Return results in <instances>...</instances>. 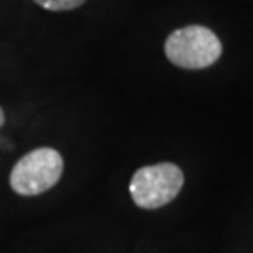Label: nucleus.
I'll return each mask as SVG.
<instances>
[{
    "instance_id": "f03ea898",
    "label": "nucleus",
    "mask_w": 253,
    "mask_h": 253,
    "mask_svg": "<svg viewBox=\"0 0 253 253\" xmlns=\"http://www.w3.org/2000/svg\"><path fill=\"white\" fill-rule=\"evenodd\" d=\"M64 172V160L58 150L43 146L25 154L9 172V186L17 195L34 197L54 188Z\"/></svg>"
},
{
    "instance_id": "f257e3e1",
    "label": "nucleus",
    "mask_w": 253,
    "mask_h": 253,
    "mask_svg": "<svg viewBox=\"0 0 253 253\" xmlns=\"http://www.w3.org/2000/svg\"><path fill=\"white\" fill-rule=\"evenodd\" d=\"M223 45L219 38L203 25L172 30L165 40V56L184 70H203L219 60Z\"/></svg>"
},
{
    "instance_id": "7ed1b4c3",
    "label": "nucleus",
    "mask_w": 253,
    "mask_h": 253,
    "mask_svg": "<svg viewBox=\"0 0 253 253\" xmlns=\"http://www.w3.org/2000/svg\"><path fill=\"white\" fill-rule=\"evenodd\" d=\"M184 186V172L169 162L137 169L129 182V195L139 208L156 210L174 201Z\"/></svg>"
},
{
    "instance_id": "20e7f679",
    "label": "nucleus",
    "mask_w": 253,
    "mask_h": 253,
    "mask_svg": "<svg viewBox=\"0 0 253 253\" xmlns=\"http://www.w3.org/2000/svg\"><path fill=\"white\" fill-rule=\"evenodd\" d=\"M38 6L49 9V11H68L83 6L86 0H34Z\"/></svg>"
},
{
    "instance_id": "39448f33",
    "label": "nucleus",
    "mask_w": 253,
    "mask_h": 253,
    "mask_svg": "<svg viewBox=\"0 0 253 253\" xmlns=\"http://www.w3.org/2000/svg\"><path fill=\"white\" fill-rule=\"evenodd\" d=\"M4 122H6V117H4V111H2V107H0V127L4 126Z\"/></svg>"
}]
</instances>
